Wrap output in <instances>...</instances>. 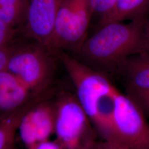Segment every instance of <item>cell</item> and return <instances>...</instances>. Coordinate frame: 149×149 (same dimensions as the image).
<instances>
[{"label": "cell", "mask_w": 149, "mask_h": 149, "mask_svg": "<svg viewBox=\"0 0 149 149\" xmlns=\"http://www.w3.org/2000/svg\"><path fill=\"white\" fill-rule=\"evenodd\" d=\"M98 146L100 149H129L120 141L116 140L98 141Z\"/></svg>", "instance_id": "cell-19"}, {"label": "cell", "mask_w": 149, "mask_h": 149, "mask_svg": "<svg viewBox=\"0 0 149 149\" xmlns=\"http://www.w3.org/2000/svg\"><path fill=\"white\" fill-rule=\"evenodd\" d=\"M55 140L63 149H88L98 136L75 94L62 92L54 100Z\"/></svg>", "instance_id": "cell-3"}, {"label": "cell", "mask_w": 149, "mask_h": 149, "mask_svg": "<svg viewBox=\"0 0 149 149\" xmlns=\"http://www.w3.org/2000/svg\"><path fill=\"white\" fill-rule=\"evenodd\" d=\"M64 0H29L24 28L28 36L44 45L51 37Z\"/></svg>", "instance_id": "cell-8"}, {"label": "cell", "mask_w": 149, "mask_h": 149, "mask_svg": "<svg viewBox=\"0 0 149 149\" xmlns=\"http://www.w3.org/2000/svg\"><path fill=\"white\" fill-rule=\"evenodd\" d=\"M117 74L122 76L126 91L149 90V54L130 56L120 64Z\"/></svg>", "instance_id": "cell-10"}, {"label": "cell", "mask_w": 149, "mask_h": 149, "mask_svg": "<svg viewBox=\"0 0 149 149\" xmlns=\"http://www.w3.org/2000/svg\"><path fill=\"white\" fill-rule=\"evenodd\" d=\"M140 53L149 54V17H147L144 24L141 48Z\"/></svg>", "instance_id": "cell-18"}, {"label": "cell", "mask_w": 149, "mask_h": 149, "mask_svg": "<svg viewBox=\"0 0 149 149\" xmlns=\"http://www.w3.org/2000/svg\"><path fill=\"white\" fill-rule=\"evenodd\" d=\"M113 129L116 141L129 149H149V123L144 113L127 94L115 98Z\"/></svg>", "instance_id": "cell-6"}, {"label": "cell", "mask_w": 149, "mask_h": 149, "mask_svg": "<svg viewBox=\"0 0 149 149\" xmlns=\"http://www.w3.org/2000/svg\"><path fill=\"white\" fill-rule=\"evenodd\" d=\"M18 47V45L13 44L11 45L0 48V72L6 70L11 55Z\"/></svg>", "instance_id": "cell-17"}, {"label": "cell", "mask_w": 149, "mask_h": 149, "mask_svg": "<svg viewBox=\"0 0 149 149\" xmlns=\"http://www.w3.org/2000/svg\"></svg>", "instance_id": "cell-23"}, {"label": "cell", "mask_w": 149, "mask_h": 149, "mask_svg": "<svg viewBox=\"0 0 149 149\" xmlns=\"http://www.w3.org/2000/svg\"><path fill=\"white\" fill-rule=\"evenodd\" d=\"M92 16L90 0H64L52 36L44 46L54 55L61 52L77 53L87 38Z\"/></svg>", "instance_id": "cell-4"}, {"label": "cell", "mask_w": 149, "mask_h": 149, "mask_svg": "<svg viewBox=\"0 0 149 149\" xmlns=\"http://www.w3.org/2000/svg\"><path fill=\"white\" fill-rule=\"evenodd\" d=\"M34 149H63L58 143L50 139L38 144Z\"/></svg>", "instance_id": "cell-20"}, {"label": "cell", "mask_w": 149, "mask_h": 149, "mask_svg": "<svg viewBox=\"0 0 149 149\" xmlns=\"http://www.w3.org/2000/svg\"><path fill=\"white\" fill-rule=\"evenodd\" d=\"M55 108L49 93L39 97L24 113L19 123L17 135L27 149H34L38 144L54 135Z\"/></svg>", "instance_id": "cell-7"}, {"label": "cell", "mask_w": 149, "mask_h": 149, "mask_svg": "<svg viewBox=\"0 0 149 149\" xmlns=\"http://www.w3.org/2000/svg\"><path fill=\"white\" fill-rule=\"evenodd\" d=\"M117 0H90L91 8L93 15L100 17L111 10Z\"/></svg>", "instance_id": "cell-16"}, {"label": "cell", "mask_w": 149, "mask_h": 149, "mask_svg": "<svg viewBox=\"0 0 149 149\" xmlns=\"http://www.w3.org/2000/svg\"><path fill=\"white\" fill-rule=\"evenodd\" d=\"M36 97L17 111L0 119V149H13L19 123L22 116Z\"/></svg>", "instance_id": "cell-12"}, {"label": "cell", "mask_w": 149, "mask_h": 149, "mask_svg": "<svg viewBox=\"0 0 149 149\" xmlns=\"http://www.w3.org/2000/svg\"><path fill=\"white\" fill-rule=\"evenodd\" d=\"M29 1V0H0V7L28 5Z\"/></svg>", "instance_id": "cell-21"}, {"label": "cell", "mask_w": 149, "mask_h": 149, "mask_svg": "<svg viewBox=\"0 0 149 149\" xmlns=\"http://www.w3.org/2000/svg\"><path fill=\"white\" fill-rule=\"evenodd\" d=\"M149 0H117L111 10L100 18L98 27L112 22H123L125 20L148 16Z\"/></svg>", "instance_id": "cell-11"}, {"label": "cell", "mask_w": 149, "mask_h": 149, "mask_svg": "<svg viewBox=\"0 0 149 149\" xmlns=\"http://www.w3.org/2000/svg\"><path fill=\"white\" fill-rule=\"evenodd\" d=\"M53 55L40 43L18 45L11 55L6 70L33 93L44 94L49 92L53 75Z\"/></svg>", "instance_id": "cell-5"}, {"label": "cell", "mask_w": 149, "mask_h": 149, "mask_svg": "<svg viewBox=\"0 0 149 149\" xmlns=\"http://www.w3.org/2000/svg\"><path fill=\"white\" fill-rule=\"evenodd\" d=\"M42 95L32 92L7 71L1 72L0 119L17 111Z\"/></svg>", "instance_id": "cell-9"}, {"label": "cell", "mask_w": 149, "mask_h": 149, "mask_svg": "<svg viewBox=\"0 0 149 149\" xmlns=\"http://www.w3.org/2000/svg\"><path fill=\"white\" fill-rule=\"evenodd\" d=\"M147 17L127 23L112 22L98 27L95 33L86 38L76 54L79 60L107 76L117 74L124 60L140 53Z\"/></svg>", "instance_id": "cell-1"}, {"label": "cell", "mask_w": 149, "mask_h": 149, "mask_svg": "<svg viewBox=\"0 0 149 149\" xmlns=\"http://www.w3.org/2000/svg\"><path fill=\"white\" fill-rule=\"evenodd\" d=\"M17 29L10 27L0 21V48L13 44Z\"/></svg>", "instance_id": "cell-15"}, {"label": "cell", "mask_w": 149, "mask_h": 149, "mask_svg": "<svg viewBox=\"0 0 149 149\" xmlns=\"http://www.w3.org/2000/svg\"><path fill=\"white\" fill-rule=\"evenodd\" d=\"M67 71L75 95L96 133L107 138L113 132L114 102L119 90L108 77L91 68L69 54H57Z\"/></svg>", "instance_id": "cell-2"}, {"label": "cell", "mask_w": 149, "mask_h": 149, "mask_svg": "<svg viewBox=\"0 0 149 149\" xmlns=\"http://www.w3.org/2000/svg\"><path fill=\"white\" fill-rule=\"evenodd\" d=\"M126 92L144 113L146 117L149 118V90L126 91Z\"/></svg>", "instance_id": "cell-14"}, {"label": "cell", "mask_w": 149, "mask_h": 149, "mask_svg": "<svg viewBox=\"0 0 149 149\" xmlns=\"http://www.w3.org/2000/svg\"><path fill=\"white\" fill-rule=\"evenodd\" d=\"M88 149H100L98 146V141H97L95 144Z\"/></svg>", "instance_id": "cell-22"}, {"label": "cell", "mask_w": 149, "mask_h": 149, "mask_svg": "<svg viewBox=\"0 0 149 149\" xmlns=\"http://www.w3.org/2000/svg\"><path fill=\"white\" fill-rule=\"evenodd\" d=\"M28 5L0 7V21L17 29V27L25 23Z\"/></svg>", "instance_id": "cell-13"}]
</instances>
